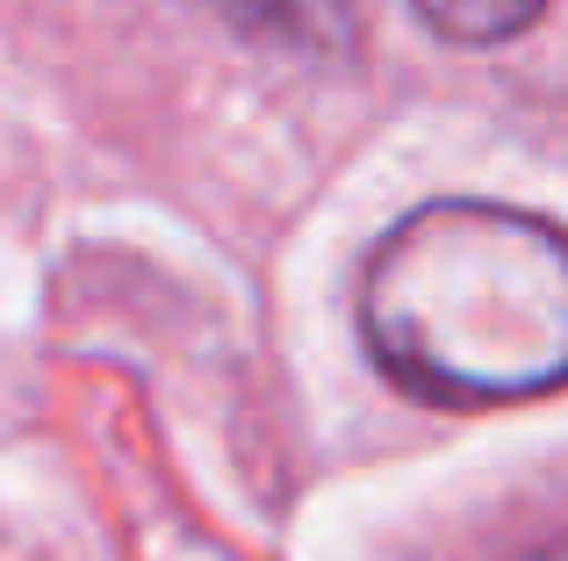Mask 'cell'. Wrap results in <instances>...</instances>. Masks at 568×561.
Returning a JSON list of instances; mask_svg holds the SVG:
<instances>
[{
    "instance_id": "1",
    "label": "cell",
    "mask_w": 568,
    "mask_h": 561,
    "mask_svg": "<svg viewBox=\"0 0 568 561\" xmlns=\"http://www.w3.org/2000/svg\"><path fill=\"white\" fill-rule=\"evenodd\" d=\"M361 338L425 404L568 389V231L504 202H425L367 259Z\"/></svg>"
},
{
    "instance_id": "4",
    "label": "cell",
    "mask_w": 568,
    "mask_h": 561,
    "mask_svg": "<svg viewBox=\"0 0 568 561\" xmlns=\"http://www.w3.org/2000/svg\"><path fill=\"white\" fill-rule=\"evenodd\" d=\"M518 561H568V540H555V548H532V554H518Z\"/></svg>"
},
{
    "instance_id": "3",
    "label": "cell",
    "mask_w": 568,
    "mask_h": 561,
    "mask_svg": "<svg viewBox=\"0 0 568 561\" xmlns=\"http://www.w3.org/2000/svg\"><path fill=\"white\" fill-rule=\"evenodd\" d=\"M223 14H237V22H252V29H274V37H295L303 22H317V8L324 0H216Z\"/></svg>"
},
{
    "instance_id": "2",
    "label": "cell",
    "mask_w": 568,
    "mask_h": 561,
    "mask_svg": "<svg viewBox=\"0 0 568 561\" xmlns=\"http://www.w3.org/2000/svg\"><path fill=\"white\" fill-rule=\"evenodd\" d=\"M540 8L547 0H417V14L446 43H504V37L540 22Z\"/></svg>"
}]
</instances>
